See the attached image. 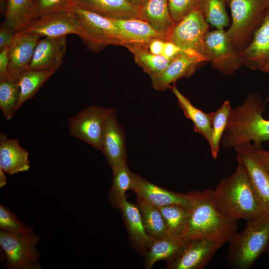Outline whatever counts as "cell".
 Here are the masks:
<instances>
[{
    "instance_id": "cell-1",
    "label": "cell",
    "mask_w": 269,
    "mask_h": 269,
    "mask_svg": "<svg viewBox=\"0 0 269 269\" xmlns=\"http://www.w3.org/2000/svg\"><path fill=\"white\" fill-rule=\"evenodd\" d=\"M213 202L223 214L246 221L269 212L258 196L244 166L239 162L234 173L211 189Z\"/></svg>"
},
{
    "instance_id": "cell-2",
    "label": "cell",
    "mask_w": 269,
    "mask_h": 269,
    "mask_svg": "<svg viewBox=\"0 0 269 269\" xmlns=\"http://www.w3.org/2000/svg\"><path fill=\"white\" fill-rule=\"evenodd\" d=\"M266 107L260 94L250 93L240 105L232 108L221 141L223 146L234 148L253 142L254 145L260 147L269 140V120L263 116Z\"/></svg>"
},
{
    "instance_id": "cell-3",
    "label": "cell",
    "mask_w": 269,
    "mask_h": 269,
    "mask_svg": "<svg viewBox=\"0 0 269 269\" xmlns=\"http://www.w3.org/2000/svg\"><path fill=\"white\" fill-rule=\"evenodd\" d=\"M237 222L217 208L212 199L211 189L195 191L183 239L208 238L224 244L237 233Z\"/></svg>"
},
{
    "instance_id": "cell-4",
    "label": "cell",
    "mask_w": 269,
    "mask_h": 269,
    "mask_svg": "<svg viewBox=\"0 0 269 269\" xmlns=\"http://www.w3.org/2000/svg\"><path fill=\"white\" fill-rule=\"evenodd\" d=\"M229 243L227 260L230 268H250L269 243V212L247 221L244 230Z\"/></svg>"
},
{
    "instance_id": "cell-5",
    "label": "cell",
    "mask_w": 269,
    "mask_h": 269,
    "mask_svg": "<svg viewBox=\"0 0 269 269\" xmlns=\"http://www.w3.org/2000/svg\"><path fill=\"white\" fill-rule=\"evenodd\" d=\"M232 23L226 31L235 49L241 52L249 44L260 25L269 0H226Z\"/></svg>"
},
{
    "instance_id": "cell-6",
    "label": "cell",
    "mask_w": 269,
    "mask_h": 269,
    "mask_svg": "<svg viewBox=\"0 0 269 269\" xmlns=\"http://www.w3.org/2000/svg\"><path fill=\"white\" fill-rule=\"evenodd\" d=\"M40 237L33 232L23 234L4 230L0 231V246L2 260L10 269H40V255L36 245Z\"/></svg>"
},
{
    "instance_id": "cell-7",
    "label": "cell",
    "mask_w": 269,
    "mask_h": 269,
    "mask_svg": "<svg viewBox=\"0 0 269 269\" xmlns=\"http://www.w3.org/2000/svg\"><path fill=\"white\" fill-rule=\"evenodd\" d=\"M72 11L81 23L80 37L91 50L98 51L108 45L122 46L126 43L113 19L77 5Z\"/></svg>"
},
{
    "instance_id": "cell-8",
    "label": "cell",
    "mask_w": 269,
    "mask_h": 269,
    "mask_svg": "<svg viewBox=\"0 0 269 269\" xmlns=\"http://www.w3.org/2000/svg\"><path fill=\"white\" fill-rule=\"evenodd\" d=\"M209 26L202 9L194 10L175 23L167 41L182 51L195 52L207 59L205 37Z\"/></svg>"
},
{
    "instance_id": "cell-9",
    "label": "cell",
    "mask_w": 269,
    "mask_h": 269,
    "mask_svg": "<svg viewBox=\"0 0 269 269\" xmlns=\"http://www.w3.org/2000/svg\"><path fill=\"white\" fill-rule=\"evenodd\" d=\"M112 109L91 106L80 111L68 119L70 134L100 150L105 126Z\"/></svg>"
},
{
    "instance_id": "cell-10",
    "label": "cell",
    "mask_w": 269,
    "mask_h": 269,
    "mask_svg": "<svg viewBox=\"0 0 269 269\" xmlns=\"http://www.w3.org/2000/svg\"><path fill=\"white\" fill-rule=\"evenodd\" d=\"M205 46L208 62L223 74L231 75L243 65L240 52L234 47L224 29L208 31Z\"/></svg>"
},
{
    "instance_id": "cell-11",
    "label": "cell",
    "mask_w": 269,
    "mask_h": 269,
    "mask_svg": "<svg viewBox=\"0 0 269 269\" xmlns=\"http://www.w3.org/2000/svg\"><path fill=\"white\" fill-rule=\"evenodd\" d=\"M223 245L208 238L186 240L180 252L166 261V269H203Z\"/></svg>"
},
{
    "instance_id": "cell-12",
    "label": "cell",
    "mask_w": 269,
    "mask_h": 269,
    "mask_svg": "<svg viewBox=\"0 0 269 269\" xmlns=\"http://www.w3.org/2000/svg\"><path fill=\"white\" fill-rule=\"evenodd\" d=\"M17 32L35 34L40 37H60L68 34L80 36L81 23L72 11L44 15L30 20Z\"/></svg>"
},
{
    "instance_id": "cell-13",
    "label": "cell",
    "mask_w": 269,
    "mask_h": 269,
    "mask_svg": "<svg viewBox=\"0 0 269 269\" xmlns=\"http://www.w3.org/2000/svg\"><path fill=\"white\" fill-rule=\"evenodd\" d=\"M234 148L237 161L244 166L258 196L269 212V168L258 159L252 142L242 143Z\"/></svg>"
},
{
    "instance_id": "cell-14",
    "label": "cell",
    "mask_w": 269,
    "mask_h": 269,
    "mask_svg": "<svg viewBox=\"0 0 269 269\" xmlns=\"http://www.w3.org/2000/svg\"><path fill=\"white\" fill-rule=\"evenodd\" d=\"M131 190L137 198L157 207L177 205L190 209L194 199V191L182 193L168 190L135 173Z\"/></svg>"
},
{
    "instance_id": "cell-15",
    "label": "cell",
    "mask_w": 269,
    "mask_h": 269,
    "mask_svg": "<svg viewBox=\"0 0 269 269\" xmlns=\"http://www.w3.org/2000/svg\"><path fill=\"white\" fill-rule=\"evenodd\" d=\"M204 62H208V60L202 55L181 50L163 71L150 77L153 89L161 91L170 88L177 80L193 74Z\"/></svg>"
},
{
    "instance_id": "cell-16",
    "label": "cell",
    "mask_w": 269,
    "mask_h": 269,
    "mask_svg": "<svg viewBox=\"0 0 269 269\" xmlns=\"http://www.w3.org/2000/svg\"><path fill=\"white\" fill-rule=\"evenodd\" d=\"M116 113V110L112 109L106 122L100 150L112 171L127 162V158L125 134Z\"/></svg>"
},
{
    "instance_id": "cell-17",
    "label": "cell",
    "mask_w": 269,
    "mask_h": 269,
    "mask_svg": "<svg viewBox=\"0 0 269 269\" xmlns=\"http://www.w3.org/2000/svg\"><path fill=\"white\" fill-rule=\"evenodd\" d=\"M243 64L264 72L269 64V4L249 44L240 52Z\"/></svg>"
},
{
    "instance_id": "cell-18",
    "label": "cell",
    "mask_w": 269,
    "mask_h": 269,
    "mask_svg": "<svg viewBox=\"0 0 269 269\" xmlns=\"http://www.w3.org/2000/svg\"><path fill=\"white\" fill-rule=\"evenodd\" d=\"M39 36L16 32L8 48V72L10 79L17 81L31 64L36 46L41 38Z\"/></svg>"
},
{
    "instance_id": "cell-19",
    "label": "cell",
    "mask_w": 269,
    "mask_h": 269,
    "mask_svg": "<svg viewBox=\"0 0 269 269\" xmlns=\"http://www.w3.org/2000/svg\"><path fill=\"white\" fill-rule=\"evenodd\" d=\"M66 49V36L40 38L28 70H54L61 65Z\"/></svg>"
},
{
    "instance_id": "cell-20",
    "label": "cell",
    "mask_w": 269,
    "mask_h": 269,
    "mask_svg": "<svg viewBox=\"0 0 269 269\" xmlns=\"http://www.w3.org/2000/svg\"><path fill=\"white\" fill-rule=\"evenodd\" d=\"M119 209L128 234L131 246L143 256L154 240L146 232L136 205L125 197Z\"/></svg>"
},
{
    "instance_id": "cell-21",
    "label": "cell",
    "mask_w": 269,
    "mask_h": 269,
    "mask_svg": "<svg viewBox=\"0 0 269 269\" xmlns=\"http://www.w3.org/2000/svg\"><path fill=\"white\" fill-rule=\"evenodd\" d=\"M30 167L28 152L16 139L8 138L0 134V168L5 173L12 175L26 171Z\"/></svg>"
},
{
    "instance_id": "cell-22",
    "label": "cell",
    "mask_w": 269,
    "mask_h": 269,
    "mask_svg": "<svg viewBox=\"0 0 269 269\" xmlns=\"http://www.w3.org/2000/svg\"><path fill=\"white\" fill-rule=\"evenodd\" d=\"M76 5L114 19L138 18L139 8L129 0H76Z\"/></svg>"
},
{
    "instance_id": "cell-23",
    "label": "cell",
    "mask_w": 269,
    "mask_h": 269,
    "mask_svg": "<svg viewBox=\"0 0 269 269\" xmlns=\"http://www.w3.org/2000/svg\"><path fill=\"white\" fill-rule=\"evenodd\" d=\"M138 18L149 24L166 40L175 24L170 13L168 0H147L139 8Z\"/></svg>"
},
{
    "instance_id": "cell-24",
    "label": "cell",
    "mask_w": 269,
    "mask_h": 269,
    "mask_svg": "<svg viewBox=\"0 0 269 269\" xmlns=\"http://www.w3.org/2000/svg\"><path fill=\"white\" fill-rule=\"evenodd\" d=\"M127 42H134L147 45L155 38L165 40L164 37L156 31L149 24L138 18L114 19Z\"/></svg>"
},
{
    "instance_id": "cell-25",
    "label": "cell",
    "mask_w": 269,
    "mask_h": 269,
    "mask_svg": "<svg viewBox=\"0 0 269 269\" xmlns=\"http://www.w3.org/2000/svg\"><path fill=\"white\" fill-rule=\"evenodd\" d=\"M170 89L176 97L184 116L193 123L194 131L202 135L209 144L212 135V129L209 113H206L194 106L180 92L175 84H173Z\"/></svg>"
},
{
    "instance_id": "cell-26",
    "label": "cell",
    "mask_w": 269,
    "mask_h": 269,
    "mask_svg": "<svg viewBox=\"0 0 269 269\" xmlns=\"http://www.w3.org/2000/svg\"><path fill=\"white\" fill-rule=\"evenodd\" d=\"M186 242V240L170 236L154 240L143 255L144 268L150 269L157 261L171 259L180 252Z\"/></svg>"
},
{
    "instance_id": "cell-27",
    "label": "cell",
    "mask_w": 269,
    "mask_h": 269,
    "mask_svg": "<svg viewBox=\"0 0 269 269\" xmlns=\"http://www.w3.org/2000/svg\"><path fill=\"white\" fill-rule=\"evenodd\" d=\"M122 46L127 48L133 54L135 63L149 77L158 74L163 71L172 60L162 55H155L152 53L146 45L127 42Z\"/></svg>"
},
{
    "instance_id": "cell-28",
    "label": "cell",
    "mask_w": 269,
    "mask_h": 269,
    "mask_svg": "<svg viewBox=\"0 0 269 269\" xmlns=\"http://www.w3.org/2000/svg\"><path fill=\"white\" fill-rule=\"evenodd\" d=\"M164 220L167 236L183 239L190 215V209L177 205L157 207Z\"/></svg>"
},
{
    "instance_id": "cell-29",
    "label": "cell",
    "mask_w": 269,
    "mask_h": 269,
    "mask_svg": "<svg viewBox=\"0 0 269 269\" xmlns=\"http://www.w3.org/2000/svg\"><path fill=\"white\" fill-rule=\"evenodd\" d=\"M136 205L148 234L154 240L161 239L167 236L165 221L158 208L137 198Z\"/></svg>"
},
{
    "instance_id": "cell-30",
    "label": "cell",
    "mask_w": 269,
    "mask_h": 269,
    "mask_svg": "<svg viewBox=\"0 0 269 269\" xmlns=\"http://www.w3.org/2000/svg\"><path fill=\"white\" fill-rule=\"evenodd\" d=\"M55 72L54 70H28L22 74L17 80L20 92L17 110L25 101L31 99Z\"/></svg>"
},
{
    "instance_id": "cell-31",
    "label": "cell",
    "mask_w": 269,
    "mask_h": 269,
    "mask_svg": "<svg viewBox=\"0 0 269 269\" xmlns=\"http://www.w3.org/2000/svg\"><path fill=\"white\" fill-rule=\"evenodd\" d=\"M134 173L129 169L126 162L113 171V181L109 193V201L115 208L119 209L126 192L132 189Z\"/></svg>"
},
{
    "instance_id": "cell-32",
    "label": "cell",
    "mask_w": 269,
    "mask_h": 269,
    "mask_svg": "<svg viewBox=\"0 0 269 269\" xmlns=\"http://www.w3.org/2000/svg\"><path fill=\"white\" fill-rule=\"evenodd\" d=\"M232 109L231 102L226 100L219 109L209 113L212 129V138L209 144L211 155L214 159L218 156L222 137L226 129Z\"/></svg>"
},
{
    "instance_id": "cell-33",
    "label": "cell",
    "mask_w": 269,
    "mask_h": 269,
    "mask_svg": "<svg viewBox=\"0 0 269 269\" xmlns=\"http://www.w3.org/2000/svg\"><path fill=\"white\" fill-rule=\"evenodd\" d=\"M31 0H6L3 23L17 32L29 22Z\"/></svg>"
},
{
    "instance_id": "cell-34",
    "label": "cell",
    "mask_w": 269,
    "mask_h": 269,
    "mask_svg": "<svg viewBox=\"0 0 269 269\" xmlns=\"http://www.w3.org/2000/svg\"><path fill=\"white\" fill-rule=\"evenodd\" d=\"M19 92L17 81L0 80V108L6 120H10L17 111Z\"/></svg>"
},
{
    "instance_id": "cell-35",
    "label": "cell",
    "mask_w": 269,
    "mask_h": 269,
    "mask_svg": "<svg viewBox=\"0 0 269 269\" xmlns=\"http://www.w3.org/2000/svg\"><path fill=\"white\" fill-rule=\"evenodd\" d=\"M76 5V0H31L29 22L44 15L72 11Z\"/></svg>"
},
{
    "instance_id": "cell-36",
    "label": "cell",
    "mask_w": 269,
    "mask_h": 269,
    "mask_svg": "<svg viewBox=\"0 0 269 269\" xmlns=\"http://www.w3.org/2000/svg\"><path fill=\"white\" fill-rule=\"evenodd\" d=\"M226 0H203L202 10L207 22L216 29H223L229 24Z\"/></svg>"
},
{
    "instance_id": "cell-37",
    "label": "cell",
    "mask_w": 269,
    "mask_h": 269,
    "mask_svg": "<svg viewBox=\"0 0 269 269\" xmlns=\"http://www.w3.org/2000/svg\"><path fill=\"white\" fill-rule=\"evenodd\" d=\"M0 229L18 233L27 234L33 232V228L19 221L15 214L6 206L0 205Z\"/></svg>"
},
{
    "instance_id": "cell-38",
    "label": "cell",
    "mask_w": 269,
    "mask_h": 269,
    "mask_svg": "<svg viewBox=\"0 0 269 269\" xmlns=\"http://www.w3.org/2000/svg\"><path fill=\"white\" fill-rule=\"evenodd\" d=\"M203 0H168L171 16L176 23L191 11L202 9Z\"/></svg>"
},
{
    "instance_id": "cell-39",
    "label": "cell",
    "mask_w": 269,
    "mask_h": 269,
    "mask_svg": "<svg viewBox=\"0 0 269 269\" xmlns=\"http://www.w3.org/2000/svg\"><path fill=\"white\" fill-rule=\"evenodd\" d=\"M15 32L11 27L2 23L0 28V50L10 46L14 39Z\"/></svg>"
},
{
    "instance_id": "cell-40",
    "label": "cell",
    "mask_w": 269,
    "mask_h": 269,
    "mask_svg": "<svg viewBox=\"0 0 269 269\" xmlns=\"http://www.w3.org/2000/svg\"><path fill=\"white\" fill-rule=\"evenodd\" d=\"M8 48L5 47L0 50V80L10 79L8 72Z\"/></svg>"
},
{
    "instance_id": "cell-41",
    "label": "cell",
    "mask_w": 269,
    "mask_h": 269,
    "mask_svg": "<svg viewBox=\"0 0 269 269\" xmlns=\"http://www.w3.org/2000/svg\"><path fill=\"white\" fill-rule=\"evenodd\" d=\"M166 40L159 38L152 39L148 43V49L155 55H162L164 43Z\"/></svg>"
},
{
    "instance_id": "cell-42",
    "label": "cell",
    "mask_w": 269,
    "mask_h": 269,
    "mask_svg": "<svg viewBox=\"0 0 269 269\" xmlns=\"http://www.w3.org/2000/svg\"><path fill=\"white\" fill-rule=\"evenodd\" d=\"M181 51V50L174 43L166 40L164 43L162 55L168 59H172Z\"/></svg>"
},
{
    "instance_id": "cell-43",
    "label": "cell",
    "mask_w": 269,
    "mask_h": 269,
    "mask_svg": "<svg viewBox=\"0 0 269 269\" xmlns=\"http://www.w3.org/2000/svg\"><path fill=\"white\" fill-rule=\"evenodd\" d=\"M254 145V144H253ZM254 150L258 159L269 168V151L255 145Z\"/></svg>"
},
{
    "instance_id": "cell-44",
    "label": "cell",
    "mask_w": 269,
    "mask_h": 269,
    "mask_svg": "<svg viewBox=\"0 0 269 269\" xmlns=\"http://www.w3.org/2000/svg\"><path fill=\"white\" fill-rule=\"evenodd\" d=\"M5 172L0 168V187H2L6 184V177Z\"/></svg>"
},
{
    "instance_id": "cell-45",
    "label": "cell",
    "mask_w": 269,
    "mask_h": 269,
    "mask_svg": "<svg viewBox=\"0 0 269 269\" xmlns=\"http://www.w3.org/2000/svg\"><path fill=\"white\" fill-rule=\"evenodd\" d=\"M135 6L139 8L147 0H129Z\"/></svg>"
},
{
    "instance_id": "cell-46",
    "label": "cell",
    "mask_w": 269,
    "mask_h": 269,
    "mask_svg": "<svg viewBox=\"0 0 269 269\" xmlns=\"http://www.w3.org/2000/svg\"><path fill=\"white\" fill-rule=\"evenodd\" d=\"M264 72L266 73H269V64L268 66L266 67Z\"/></svg>"
},
{
    "instance_id": "cell-47",
    "label": "cell",
    "mask_w": 269,
    "mask_h": 269,
    "mask_svg": "<svg viewBox=\"0 0 269 269\" xmlns=\"http://www.w3.org/2000/svg\"><path fill=\"white\" fill-rule=\"evenodd\" d=\"M269 252V243L266 249V251H265V252Z\"/></svg>"
},
{
    "instance_id": "cell-48",
    "label": "cell",
    "mask_w": 269,
    "mask_h": 269,
    "mask_svg": "<svg viewBox=\"0 0 269 269\" xmlns=\"http://www.w3.org/2000/svg\"><path fill=\"white\" fill-rule=\"evenodd\" d=\"M268 101H269V94L268 97L267 98L266 102Z\"/></svg>"
}]
</instances>
